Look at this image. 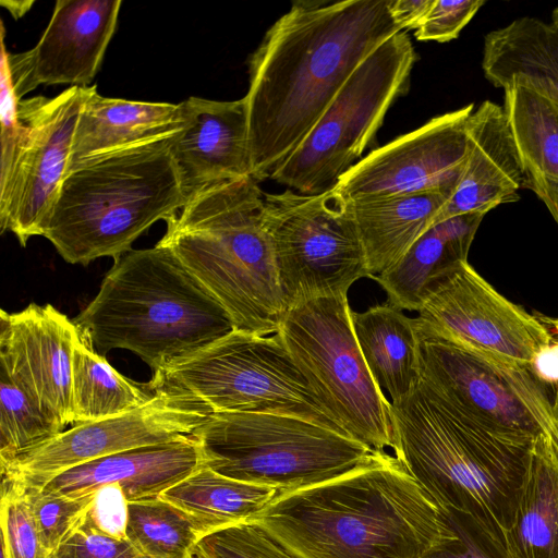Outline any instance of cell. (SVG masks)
Returning <instances> with one entry per match:
<instances>
[{
	"label": "cell",
	"mask_w": 558,
	"mask_h": 558,
	"mask_svg": "<svg viewBox=\"0 0 558 558\" xmlns=\"http://www.w3.org/2000/svg\"><path fill=\"white\" fill-rule=\"evenodd\" d=\"M399 32L389 0L293 2L248 59L252 178H270L362 61Z\"/></svg>",
	"instance_id": "obj_1"
},
{
	"label": "cell",
	"mask_w": 558,
	"mask_h": 558,
	"mask_svg": "<svg viewBox=\"0 0 558 558\" xmlns=\"http://www.w3.org/2000/svg\"><path fill=\"white\" fill-rule=\"evenodd\" d=\"M468 145V161L460 182L434 225L468 213L487 214L498 205L520 199L523 174L501 105L487 99L472 112Z\"/></svg>",
	"instance_id": "obj_22"
},
{
	"label": "cell",
	"mask_w": 558,
	"mask_h": 558,
	"mask_svg": "<svg viewBox=\"0 0 558 558\" xmlns=\"http://www.w3.org/2000/svg\"><path fill=\"white\" fill-rule=\"evenodd\" d=\"M504 105L519 155L523 187L544 203L558 225V94L530 77L501 81Z\"/></svg>",
	"instance_id": "obj_23"
},
{
	"label": "cell",
	"mask_w": 558,
	"mask_h": 558,
	"mask_svg": "<svg viewBox=\"0 0 558 558\" xmlns=\"http://www.w3.org/2000/svg\"><path fill=\"white\" fill-rule=\"evenodd\" d=\"M250 522L295 558H424L457 539L395 454L375 450L339 476L279 493Z\"/></svg>",
	"instance_id": "obj_2"
},
{
	"label": "cell",
	"mask_w": 558,
	"mask_h": 558,
	"mask_svg": "<svg viewBox=\"0 0 558 558\" xmlns=\"http://www.w3.org/2000/svg\"><path fill=\"white\" fill-rule=\"evenodd\" d=\"M263 210L254 178L225 181L191 197L159 242L217 299L234 329L269 336L288 307Z\"/></svg>",
	"instance_id": "obj_6"
},
{
	"label": "cell",
	"mask_w": 558,
	"mask_h": 558,
	"mask_svg": "<svg viewBox=\"0 0 558 558\" xmlns=\"http://www.w3.org/2000/svg\"><path fill=\"white\" fill-rule=\"evenodd\" d=\"M192 436L204 465L280 493L339 476L374 451L324 425L276 413H210Z\"/></svg>",
	"instance_id": "obj_7"
},
{
	"label": "cell",
	"mask_w": 558,
	"mask_h": 558,
	"mask_svg": "<svg viewBox=\"0 0 558 558\" xmlns=\"http://www.w3.org/2000/svg\"><path fill=\"white\" fill-rule=\"evenodd\" d=\"M121 0H58L40 39L31 50L8 53L16 97L39 85L87 87L116 32Z\"/></svg>",
	"instance_id": "obj_16"
},
{
	"label": "cell",
	"mask_w": 558,
	"mask_h": 558,
	"mask_svg": "<svg viewBox=\"0 0 558 558\" xmlns=\"http://www.w3.org/2000/svg\"><path fill=\"white\" fill-rule=\"evenodd\" d=\"M51 558H148L128 538L119 539L78 527Z\"/></svg>",
	"instance_id": "obj_39"
},
{
	"label": "cell",
	"mask_w": 558,
	"mask_h": 558,
	"mask_svg": "<svg viewBox=\"0 0 558 558\" xmlns=\"http://www.w3.org/2000/svg\"><path fill=\"white\" fill-rule=\"evenodd\" d=\"M183 125L181 102L105 97L95 85L76 124L69 167L97 154L177 132Z\"/></svg>",
	"instance_id": "obj_25"
},
{
	"label": "cell",
	"mask_w": 558,
	"mask_h": 558,
	"mask_svg": "<svg viewBox=\"0 0 558 558\" xmlns=\"http://www.w3.org/2000/svg\"><path fill=\"white\" fill-rule=\"evenodd\" d=\"M541 318L549 327L554 336H557L558 338V318H549L544 316H541Z\"/></svg>",
	"instance_id": "obj_44"
},
{
	"label": "cell",
	"mask_w": 558,
	"mask_h": 558,
	"mask_svg": "<svg viewBox=\"0 0 558 558\" xmlns=\"http://www.w3.org/2000/svg\"><path fill=\"white\" fill-rule=\"evenodd\" d=\"M208 533L203 522L160 497L129 502L126 538L148 558H191Z\"/></svg>",
	"instance_id": "obj_31"
},
{
	"label": "cell",
	"mask_w": 558,
	"mask_h": 558,
	"mask_svg": "<svg viewBox=\"0 0 558 558\" xmlns=\"http://www.w3.org/2000/svg\"><path fill=\"white\" fill-rule=\"evenodd\" d=\"M184 125L172 154L187 201L215 184L251 175L245 98L232 101L189 97Z\"/></svg>",
	"instance_id": "obj_19"
},
{
	"label": "cell",
	"mask_w": 558,
	"mask_h": 558,
	"mask_svg": "<svg viewBox=\"0 0 558 558\" xmlns=\"http://www.w3.org/2000/svg\"><path fill=\"white\" fill-rule=\"evenodd\" d=\"M263 221L288 308L316 298L348 295L355 281L369 277L350 201L336 189L264 194Z\"/></svg>",
	"instance_id": "obj_11"
},
{
	"label": "cell",
	"mask_w": 558,
	"mask_h": 558,
	"mask_svg": "<svg viewBox=\"0 0 558 558\" xmlns=\"http://www.w3.org/2000/svg\"><path fill=\"white\" fill-rule=\"evenodd\" d=\"M1 558H10L7 550L1 546Z\"/></svg>",
	"instance_id": "obj_46"
},
{
	"label": "cell",
	"mask_w": 558,
	"mask_h": 558,
	"mask_svg": "<svg viewBox=\"0 0 558 558\" xmlns=\"http://www.w3.org/2000/svg\"><path fill=\"white\" fill-rule=\"evenodd\" d=\"M351 322L377 386L387 391L390 403L405 398L420 380L416 319L386 302L364 312L351 310Z\"/></svg>",
	"instance_id": "obj_27"
},
{
	"label": "cell",
	"mask_w": 558,
	"mask_h": 558,
	"mask_svg": "<svg viewBox=\"0 0 558 558\" xmlns=\"http://www.w3.org/2000/svg\"><path fill=\"white\" fill-rule=\"evenodd\" d=\"M77 327L51 304L0 311V368L64 430L72 424V350Z\"/></svg>",
	"instance_id": "obj_17"
},
{
	"label": "cell",
	"mask_w": 558,
	"mask_h": 558,
	"mask_svg": "<svg viewBox=\"0 0 558 558\" xmlns=\"http://www.w3.org/2000/svg\"><path fill=\"white\" fill-rule=\"evenodd\" d=\"M195 558H295L254 523L211 532L193 550Z\"/></svg>",
	"instance_id": "obj_35"
},
{
	"label": "cell",
	"mask_w": 558,
	"mask_h": 558,
	"mask_svg": "<svg viewBox=\"0 0 558 558\" xmlns=\"http://www.w3.org/2000/svg\"><path fill=\"white\" fill-rule=\"evenodd\" d=\"M149 384L153 389L189 395L211 413L288 414L344 434L317 399L278 333L263 336L233 329L153 374Z\"/></svg>",
	"instance_id": "obj_8"
},
{
	"label": "cell",
	"mask_w": 558,
	"mask_h": 558,
	"mask_svg": "<svg viewBox=\"0 0 558 558\" xmlns=\"http://www.w3.org/2000/svg\"><path fill=\"white\" fill-rule=\"evenodd\" d=\"M549 24L551 25V27L558 34V7L553 10V12H551V21H550Z\"/></svg>",
	"instance_id": "obj_45"
},
{
	"label": "cell",
	"mask_w": 558,
	"mask_h": 558,
	"mask_svg": "<svg viewBox=\"0 0 558 558\" xmlns=\"http://www.w3.org/2000/svg\"><path fill=\"white\" fill-rule=\"evenodd\" d=\"M457 539L439 547L424 558H506L464 518L446 512Z\"/></svg>",
	"instance_id": "obj_40"
},
{
	"label": "cell",
	"mask_w": 558,
	"mask_h": 558,
	"mask_svg": "<svg viewBox=\"0 0 558 558\" xmlns=\"http://www.w3.org/2000/svg\"><path fill=\"white\" fill-rule=\"evenodd\" d=\"M453 193L427 191L350 201L369 278L398 262L435 222Z\"/></svg>",
	"instance_id": "obj_24"
},
{
	"label": "cell",
	"mask_w": 558,
	"mask_h": 558,
	"mask_svg": "<svg viewBox=\"0 0 558 558\" xmlns=\"http://www.w3.org/2000/svg\"><path fill=\"white\" fill-rule=\"evenodd\" d=\"M482 69L495 87L521 74L558 94V34L536 17H519L486 34Z\"/></svg>",
	"instance_id": "obj_30"
},
{
	"label": "cell",
	"mask_w": 558,
	"mask_h": 558,
	"mask_svg": "<svg viewBox=\"0 0 558 558\" xmlns=\"http://www.w3.org/2000/svg\"><path fill=\"white\" fill-rule=\"evenodd\" d=\"M417 313L424 330L471 352L525 367L555 339L541 316L500 294L468 260L427 286Z\"/></svg>",
	"instance_id": "obj_12"
},
{
	"label": "cell",
	"mask_w": 558,
	"mask_h": 558,
	"mask_svg": "<svg viewBox=\"0 0 558 558\" xmlns=\"http://www.w3.org/2000/svg\"><path fill=\"white\" fill-rule=\"evenodd\" d=\"M555 399H556V402H557V405H558V395H557V397H555Z\"/></svg>",
	"instance_id": "obj_47"
},
{
	"label": "cell",
	"mask_w": 558,
	"mask_h": 558,
	"mask_svg": "<svg viewBox=\"0 0 558 558\" xmlns=\"http://www.w3.org/2000/svg\"><path fill=\"white\" fill-rule=\"evenodd\" d=\"M61 432L27 392L0 368V464Z\"/></svg>",
	"instance_id": "obj_32"
},
{
	"label": "cell",
	"mask_w": 558,
	"mask_h": 558,
	"mask_svg": "<svg viewBox=\"0 0 558 558\" xmlns=\"http://www.w3.org/2000/svg\"><path fill=\"white\" fill-rule=\"evenodd\" d=\"M4 25L1 22V57H0V142L1 170L0 190L3 189L12 174L14 165L25 141L26 128L19 117V102L8 63V51L4 44Z\"/></svg>",
	"instance_id": "obj_36"
},
{
	"label": "cell",
	"mask_w": 558,
	"mask_h": 558,
	"mask_svg": "<svg viewBox=\"0 0 558 558\" xmlns=\"http://www.w3.org/2000/svg\"><path fill=\"white\" fill-rule=\"evenodd\" d=\"M156 391L113 368L78 331L72 350V425L120 415L146 404Z\"/></svg>",
	"instance_id": "obj_29"
},
{
	"label": "cell",
	"mask_w": 558,
	"mask_h": 558,
	"mask_svg": "<svg viewBox=\"0 0 558 558\" xmlns=\"http://www.w3.org/2000/svg\"><path fill=\"white\" fill-rule=\"evenodd\" d=\"M527 368L545 387H558V338L542 347L532 357Z\"/></svg>",
	"instance_id": "obj_41"
},
{
	"label": "cell",
	"mask_w": 558,
	"mask_h": 558,
	"mask_svg": "<svg viewBox=\"0 0 558 558\" xmlns=\"http://www.w3.org/2000/svg\"><path fill=\"white\" fill-rule=\"evenodd\" d=\"M191 558H195L194 556H192Z\"/></svg>",
	"instance_id": "obj_48"
},
{
	"label": "cell",
	"mask_w": 558,
	"mask_h": 558,
	"mask_svg": "<svg viewBox=\"0 0 558 558\" xmlns=\"http://www.w3.org/2000/svg\"><path fill=\"white\" fill-rule=\"evenodd\" d=\"M1 546L10 558H50L25 498L23 486L2 477L0 502Z\"/></svg>",
	"instance_id": "obj_34"
},
{
	"label": "cell",
	"mask_w": 558,
	"mask_h": 558,
	"mask_svg": "<svg viewBox=\"0 0 558 558\" xmlns=\"http://www.w3.org/2000/svg\"><path fill=\"white\" fill-rule=\"evenodd\" d=\"M177 132L68 168L41 233L66 263L114 259L155 222L168 221L183 208L187 198L172 154Z\"/></svg>",
	"instance_id": "obj_5"
},
{
	"label": "cell",
	"mask_w": 558,
	"mask_h": 558,
	"mask_svg": "<svg viewBox=\"0 0 558 558\" xmlns=\"http://www.w3.org/2000/svg\"><path fill=\"white\" fill-rule=\"evenodd\" d=\"M485 2V0H434L415 29V38L438 43L457 38Z\"/></svg>",
	"instance_id": "obj_37"
},
{
	"label": "cell",
	"mask_w": 558,
	"mask_h": 558,
	"mask_svg": "<svg viewBox=\"0 0 558 558\" xmlns=\"http://www.w3.org/2000/svg\"><path fill=\"white\" fill-rule=\"evenodd\" d=\"M279 493L275 486L231 478L202 464L160 498L198 519L211 533L248 523Z\"/></svg>",
	"instance_id": "obj_28"
},
{
	"label": "cell",
	"mask_w": 558,
	"mask_h": 558,
	"mask_svg": "<svg viewBox=\"0 0 558 558\" xmlns=\"http://www.w3.org/2000/svg\"><path fill=\"white\" fill-rule=\"evenodd\" d=\"M416 52L401 31L367 56L271 180L302 194L333 190L361 158L393 101L403 95Z\"/></svg>",
	"instance_id": "obj_10"
},
{
	"label": "cell",
	"mask_w": 558,
	"mask_h": 558,
	"mask_svg": "<svg viewBox=\"0 0 558 558\" xmlns=\"http://www.w3.org/2000/svg\"><path fill=\"white\" fill-rule=\"evenodd\" d=\"M202 464L196 440L186 436L93 460L53 476L38 488L80 497L94 493L100 486L118 484L129 502L140 501L160 497Z\"/></svg>",
	"instance_id": "obj_21"
},
{
	"label": "cell",
	"mask_w": 558,
	"mask_h": 558,
	"mask_svg": "<svg viewBox=\"0 0 558 558\" xmlns=\"http://www.w3.org/2000/svg\"><path fill=\"white\" fill-rule=\"evenodd\" d=\"M277 333L343 433L375 451L392 450L391 403L364 361L348 295L316 298L289 307Z\"/></svg>",
	"instance_id": "obj_9"
},
{
	"label": "cell",
	"mask_w": 558,
	"mask_h": 558,
	"mask_svg": "<svg viewBox=\"0 0 558 558\" xmlns=\"http://www.w3.org/2000/svg\"><path fill=\"white\" fill-rule=\"evenodd\" d=\"M486 214L468 213L432 226L391 267L373 277L399 310L417 312L427 286L462 260Z\"/></svg>",
	"instance_id": "obj_26"
},
{
	"label": "cell",
	"mask_w": 558,
	"mask_h": 558,
	"mask_svg": "<svg viewBox=\"0 0 558 558\" xmlns=\"http://www.w3.org/2000/svg\"><path fill=\"white\" fill-rule=\"evenodd\" d=\"M1 4L10 11L14 19H20L31 9L34 1H1Z\"/></svg>",
	"instance_id": "obj_43"
},
{
	"label": "cell",
	"mask_w": 558,
	"mask_h": 558,
	"mask_svg": "<svg viewBox=\"0 0 558 558\" xmlns=\"http://www.w3.org/2000/svg\"><path fill=\"white\" fill-rule=\"evenodd\" d=\"M72 320L98 353L129 350L153 374L234 329L223 306L161 242L114 258Z\"/></svg>",
	"instance_id": "obj_4"
},
{
	"label": "cell",
	"mask_w": 558,
	"mask_h": 558,
	"mask_svg": "<svg viewBox=\"0 0 558 558\" xmlns=\"http://www.w3.org/2000/svg\"><path fill=\"white\" fill-rule=\"evenodd\" d=\"M129 501L118 484H107L94 492L92 506L82 526L100 534L126 539Z\"/></svg>",
	"instance_id": "obj_38"
},
{
	"label": "cell",
	"mask_w": 558,
	"mask_h": 558,
	"mask_svg": "<svg viewBox=\"0 0 558 558\" xmlns=\"http://www.w3.org/2000/svg\"><path fill=\"white\" fill-rule=\"evenodd\" d=\"M395 457L445 511L464 518L505 557L518 490L537 435L483 421L420 378L391 403Z\"/></svg>",
	"instance_id": "obj_3"
},
{
	"label": "cell",
	"mask_w": 558,
	"mask_h": 558,
	"mask_svg": "<svg viewBox=\"0 0 558 558\" xmlns=\"http://www.w3.org/2000/svg\"><path fill=\"white\" fill-rule=\"evenodd\" d=\"M143 407L73 425L1 465V477L38 487L53 476L117 452L192 436L211 413L189 395L165 388Z\"/></svg>",
	"instance_id": "obj_13"
},
{
	"label": "cell",
	"mask_w": 558,
	"mask_h": 558,
	"mask_svg": "<svg viewBox=\"0 0 558 558\" xmlns=\"http://www.w3.org/2000/svg\"><path fill=\"white\" fill-rule=\"evenodd\" d=\"M474 104L437 116L361 158L335 187L349 201L453 193L468 156V123Z\"/></svg>",
	"instance_id": "obj_15"
},
{
	"label": "cell",
	"mask_w": 558,
	"mask_h": 558,
	"mask_svg": "<svg viewBox=\"0 0 558 558\" xmlns=\"http://www.w3.org/2000/svg\"><path fill=\"white\" fill-rule=\"evenodd\" d=\"M94 87L71 86L52 98L19 102L26 135L11 178L0 190V229L12 232L22 246L41 236L69 168L81 111Z\"/></svg>",
	"instance_id": "obj_14"
},
{
	"label": "cell",
	"mask_w": 558,
	"mask_h": 558,
	"mask_svg": "<svg viewBox=\"0 0 558 558\" xmlns=\"http://www.w3.org/2000/svg\"><path fill=\"white\" fill-rule=\"evenodd\" d=\"M530 407L541 430L505 534V555L558 558V405L548 395H538Z\"/></svg>",
	"instance_id": "obj_20"
},
{
	"label": "cell",
	"mask_w": 558,
	"mask_h": 558,
	"mask_svg": "<svg viewBox=\"0 0 558 558\" xmlns=\"http://www.w3.org/2000/svg\"><path fill=\"white\" fill-rule=\"evenodd\" d=\"M21 485L41 542L52 556L84 523L94 499V493L70 497L46 493L38 487Z\"/></svg>",
	"instance_id": "obj_33"
},
{
	"label": "cell",
	"mask_w": 558,
	"mask_h": 558,
	"mask_svg": "<svg viewBox=\"0 0 558 558\" xmlns=\"http://www.w3.org/2000/svg\"><path fill=\"white\" fill-rule=\"evenodd\" d=\"M434 0H389V11L401 28L405 32L416 29Z\"/></svg>",
	"instance_id": "obj_42"
},
{
	"label": "cell",
	"mask_w": 558,
	"mask_h": 558,
	"mask_svg": "<svg viewBox=\"0 0 558 558\" xmlns=\"http://www.w3.org/2000/svg\"><path fill=\"white\" fill-rule=\"evenodd\" d=\"M416 319V318H415ZM420 378L453 405L506 429L541 428L510 383L473 352L417 325Z\"/></svg>",
	"instance_id": "obj_18"
}]
</instances>
